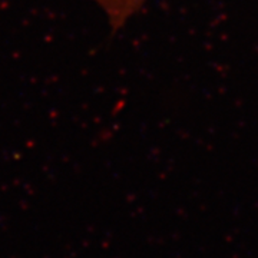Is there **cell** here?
<instances>
[{"instance_id": "obj_1", "label": "cell", "mask_w": 258, "mask_h": 258, "mask_svg": "<svg viewBox=\"0 0 258 258\" xmlns=\"http://www.w3.org/2000/svg\"><path fill=\"white\" fill-rule=\"evenodd\" d=\"M105 13L113 29L122 28L129 17L137 13L147 0H93Z\"/></svg>"}]
</instances>
